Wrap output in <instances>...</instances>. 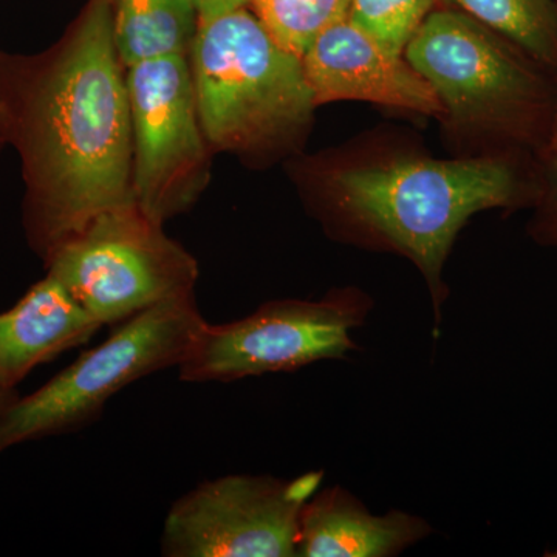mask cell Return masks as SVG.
Masks as SVG:
<instances>
[{
	"label": "cell",
	"instance_id": "12",
	"mask_svg": "<svg viewBox=\"0 0 557 557\" xmlns=\"http://www.w3.org/2000/svg\"><path fill=\"white\" fill-rule=\"evenodd\" d=\"M434 533L410 512H370L341 486L317 491L299 518L298 557H394Z\"/></svg>",
	"mask_w": 557,
	"mask_h": 557
},
{
	"label": "cell",
	"instance_id": "14",
	"mask_svg": "<svg viewBox=\"0 0 557 557\" xmlns=\"http://www.w3.org/2000/svg\"><path fill=\"white\" fill-rule=\"evenodd\" d=\"M467 11L539 61L557 58V22L547 0H443Z\"/></svg>",
	"mask_w": 557,
	"mask_h": 557
},
{
	"label": "cell",
	"instance_id": "15",
	"mask_svg": "<svg viewBox=\"0 0 557 557\" xmlns=\"http://www.w3.org/2000/svg\"><path fill=\"white\" fill-rule=\"evenodd\" d=\"M351 0H249L252 13L282 49L302 58L330 25L346 20Z\"/></svg>",
	"mask_w": 557,
	"mask_h": 557
},
{
	"label": "cell",
	"instance_id": "1",
	"mask_svg": "<svg viewBox=\"0 0 557 557\" xmlns=\"http://www.w3.org/2000/svg\"><path fill=\"white\" fill-rule=\"evenodd\" d=\"M0 135L20 157L22 228L42 260L102 212L135 201L113 0H87L50 49H0Z\"/></svg>",
	"mask_w": 557,
	"mask_h": 557
},
{
	"label": "cell",
	"instance_id": "9",
	"mask_svg": "<svg viewBox=\"0 0 557 557\" xmlns=\"http://www.w3.org/2000/svg\"><path fill=\"white\" fill-rule=\"evenodd\" d=\"M405 57L457 119L509 115L537 97L533 73L457 11L429 13Z\"/></svg>",
	"mask_w": 557,
	"mask_h": 557
},
{
	"label": "cell",
	"instance_id": "17",
	"mask_svg": "<svg viewBox=\"0 0 557 557\" xmlns=\"http://www.w3.org/2000/svg\"><path fill=\"white\" fill-rule=\"evenodd\" d=\"M194 2H196L200 17L215 16V14L249 5V0H194Z\"/></svg>",
	"mask_w": 557,
	"mask_h": 557
},
{
	"label": "cell",
	"instance_id": "20",
	"mask_svg": "<svg viewBox=\"0 0 557 557\" xmlns=\"http://www.w3.org/2000/svg\"><path fill=\"white\" fill-rule=\"evenodd\" d=\"M3 148H5V143H3L2 135H0V152H2Z\"/></svg>",
	"mask_w": 557,
	"mask_h": 557
},
{
	"label": "cell",
	"instance_id": "10",
	"mask_svg": "<svg viewBox=\"0 0 557 557\" xmlns=\"http://www.w3.org/2000/svg\"><path fill=\"white\" fill-rule=\"evenodd\" d=\"M300 60L317 106L359 100L428 115L445 110L434 89L408 61L348 17L325 28Z\"/></svg>",
	"mask_w": 557,
	"mask_h": 557
},
{
	"label": "cell",
	"instance_id": "2",
	"mask_svg": "<svg viewBox=\"0 0 557 557\" xmlns=\"http://www.w3.org/2000/svg\"><path fill=\"white\" fill-rule=\"evenodd\" d=\"M324 188L341 218L423 273L437 339L448 296L442 271L458 233L478 212L509 207L518 180L507 163L494 159L398 160L333 172Z\"/></svg>",
	"mask_w": 557,
	"mask_h": 557
},
{
	"label": "cell",
	"instance_id": "13",
	"mask_svg": "<svg viewBox=\"0 0 557 557\" xmlns=\"http://www.w3.org/2000/svg\"><path fill=\"white\" fill-rule=\"evenodd\" d=\"M199 22L194 0H113V40L126 69L189 57Z\"/></svg>",
	"mask_w": 557,
	"mask_h": 557
},
{
	"label": "cell",
	"instance_id": "4",
	"mask_svg": "<svg viewBox=\"0 0 557 557\" xmlns=\"http://www.w3.org/2000/svg\"><path fill=\"white\" fill-rule=\"evenodd\" d=\"M208 322L196 292L157 304L116 324L100 346L0 413V454L69 434L101 416L110 398L135 381L178 368Z\"/></svg>",
	"mask_w": 557,
	"mask_h": 557
},
{
	"label": "cell",
	"instance_id": "8",
	"mask_svg": "<svg viewBox=\"0 0 557 557\" xmlns=\"http://www.w3.org/2000/svg\"><path fill=\"white\" fill-rule=\"evenodd\" d=\"M324 480L225 475L194 487L172 505L161 533L170 557H295L299 518Z\"/></svg>",
	"mask_w": 557,
	"mask_h": 557
},
{
	"label": "cell",
	"instance_id": "5",
	"mask_svg": "<svg viewBox=\"0 0 557 557\" xmlns=\"http://www.w3.org/2000/svg\"><path fill=\"white\" fill-rule=\"evenodd\" d=\"M42 262L102 327L196 292L200 276L196 258L135 201L102 212Z\"/></svg>",
	"mask_w": 557,
	"mask_h": 557
},
{
	"label": "cell",
	"instance_id": "16",
	"mask_svg": "<svg viewBox=\"0 0 557 557\" xmlns=\"http://www.w3.org/2000/svg\"><path fill=\"white\" fill-rule=\"evenodd\" d=\"M434 0H351L348 20L401 57Z\"/></svg>",
	"mask_w": 557,
	"mask_h": 557
},
{
	"label": "cell",
	"instance_id": "19",
	"mask_svg": "<svg viewBox=\"0 0 557 557\" xmlns=\"http://www.w3.org/2000/svg\"><path fill=\"white\" fill-rule=\"evenodd\" d=\"M17 397H20V395H17V391H7V388L0 387V413L9 408L11 403H13Z\"/></svg>",
	"mask_w": 557,
	"mask_h": 557
},
{
	"label": "cell",
	"instance_id": "3",
	"mask_svg": "<svg viewBox=\"0 0 557 557\" xmlns=\"http://www.w3.org/2000/svg\"><path fill=\"white\" fill-rule=\"evenodd\" d=\"M188 60L212 152L249 156L284 145L317 108L302 60L248 7L200 17Z\"/></svg>",
	"mask_w": 557,
	"mask_h": 557
},
{
	"label": "cell",
	"instance_id": "6",
	"mask_svg": "<svg viewBox=\"0 0 557 557\" xmlns=\"http://www.w3.org/2000/svg\"><path fill=\"white\" fill-rule=\"evenodd\" d=\"M370 310L369 298L343 289L319 300H273L228 324H207L177 368L180 380L230 383L346 359Z\"/></svg>",
	"mask_w": 557,
	"mask_h": 557
},
{
	"label": "cell",
	"instance_id": "7",
	"mask_svg": "<svg viewBox=\"0 0 557 557\" xmlns=\"http://www.w3.org/2000/svg\"><path fill=\"white\" fill-rule=\"evenodd\" d=\"M135 203L157 223L189 211L211 180V153L188 57L126 69Z\"/></svg>",
	"mask_w": 557,
	"mask_h": 557
},
{
	"label": "cell",
	"instance_id": "18",
	"mask_svg": "<svg viewBox=\"0 0 557 557\" xmlns=\"http://www.w3.org/2000/svg\"><path fill=\"white\" fill-rule=\"evenodd\" d=\"M553 171H555V197H553L555 201H553V214L552 219H549V233H552L553 242L557 245V157Z\"/></svg>",
	"mask_w": 557,
	"mask_h": 557
},
{
	"label": "cell",
	"instance_id": "11",
	"mask_svg": "<svg viewBox=\"0 0 557 557\" xmlns=\"http://www.w3.org/2000/svg\"><path fill=\"white\" fill-rule=\"evenodd\" d=\"M101 327L57 277L46 273L0 313V387L16 391L33 370L83 346Z\"/></svg>",
	"mask_w": 557,
	"mask_h": 557
}]
</instances>
